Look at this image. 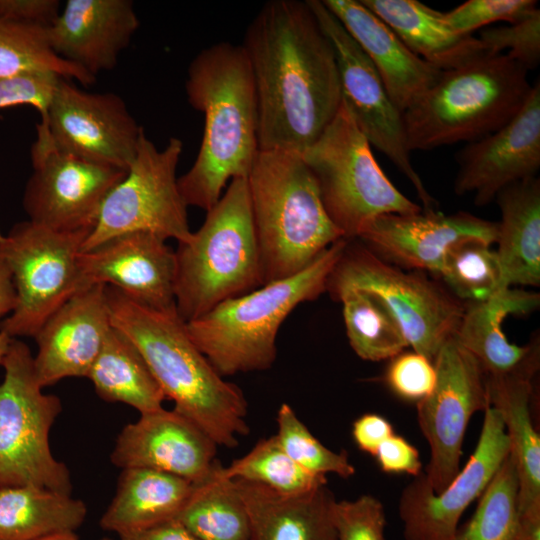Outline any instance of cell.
I'll use <instances>...</instances> for the list:
<instances>
[{
  "label": "cell",
  "instance_id": "obj_1",
  "mask_svg": "<svg viewBox=\"0 0 540 540\" xmlns=\"http://www.w3.org/2000/svg\"><path fill=\"white\" fill-rule=\"evenodd\" d=\"M252 72L259 150L303 153L342 102L335 52L308 0H270L241 44Z\"/></svg>",
  "mask_w": 540,
  "mask_h": 540
},
{
  "label": "cell",
  "instance_id": "obj_2",
  "mask_svg": "<svg viewBox=\"0 0 540 540\" xmlns=\"http://www.w3.org/2000/svg\"><path fill=\"white\" fill-rule=\"evenodd\" d=\"M105 297L112 327L141 353L173 410L217 446L235 448L249 433L247 400L193 343L176 308L153 309L107 285Z\"/></svg>",
  "mask_w": 540,
  "mask_h": 540
},
{
  "label": "cell",
  "instance_id": "obj_3",
  "mask_svg": "<svg viewBox=\"0 0 540 540\" xmlns=\"http://www.w3.org/2000/svg\"><path fill=\"white\" fill-rule=\"evenodd\" d=\"M189 104L204 115L199 152L178 178L187 206L208 211L228 181L247 178L259 151L258 108L252 72L241 45L219 42L188 67Z\"/></svg>",
  "mask_w": 540,
  "mask_h": 540
},
{
  "label": "cell",
  "instance_id": "obj_4",
  "mask_svg": "<svg viewBox=\"0 0 540 540\" xmlns=\"http://www.w3.org/2000/svg\"><path fill=\"white\" fill-rule=\"evenodd\" d=\"M247 182L262 285L301 272L343 238L301 153L259 150Z\"/></svg>",
  "mask_w": 540,
  "mask_h": 540
},
{
  "label": "cell",
  "instance_id": "obj_5",
  "mask_svg": "<svg viewBox=\"0 0 540 540\" xmlns=\"http://www.w3.org/2000/svg\"><path fill=\"white\" fill-rule=\"evenodd\" d=\"M346 244L341 238L301 272L226 300L186 322L188 335L223 377L269 369L282 323L298 305L326 291Z\"/></svg>",
  "mask_w": 540,
  "mask_h": 540
},
{
  "label": "cell",
  "instance_id": "obj_6",
  "mask_svg": "<svg viewBox=\"0 0 540 540\" xmlns=\"http://www.w3.org/2000/svg\"><path fill=\"white\" fill-rule=\"evenodd\" d=\"M527 69L506 54L485 55L442 71L403 120L410 151L481 139L508 123L532 86Z\"/></svg>",
  "mask_w": 540,
  "mask_h": 540
},
{
  "label": "cell",
  "instance_id": "obj_7",
  "mask_svg": "<svg viewBox=\"0 0 540 540\" xmlns=\"http://www.w3.org/2000/svg\"><path fill=\"white\" fill-rule=\"evenodd\" d=\"M175 250V306L185 322L262 286L247 178H234Z\"/></svg>",
  "mask_w": 540,
  "mask_h": 540
},
{
  "label": "cell",
  "instance_id": "obj_8",
  "mask_svg": "<svg viewBox=\"0 0 540 540\" xmlns=\"http://www.w3.org/2000/svg\"><path fill=\"white\" fill-rule=\"evenodd\" d=\"M302 157L316 180L329 218L347 240L357 239L377 216L422 210L385 175L343 101Z\"/></svg>",
  "mask_w": 540,
  "mask_h": 540
},
{
  "label": "cell",
  "instance_id": "obj_9",
  "mask_svg": "<svg viewBox=\"0 0 540 540\" xmlns=\"http://www.w3.org/2000/svg\"><path fill=\"white\" fill-rule=\"evenodd\" d=\"M33 357L24 342L12 338L1 364L0 487L28 485L70 495L69 470L49 443L61 401L42 391Z\"/></svg>",
  "mask_w": 540,
  "mask_h": 540
},
{
  "label": "cell",
  "instance_id": "obj_10",
  "mask_svg": "<svg viewBox=\"0 0 540 540\" xmlns=\"http://www.w3.org/2000/svg\"><path fill=\"white\" fill-rule=\"evenodd\" d=\"M349 289L378 297L397 321L408 347L433 363L443 344L455 334L466 307L421 271L406 272L366 246L347 240L328 276L326 291L335 299Z\"/></svg>",
  "mask_w": 540,
  "mask_h": 540
},
{
  "label": "cell",
  "instance_id": "obj_11",
  "mask_svg": "<svg viewBox=\"0 0 540 540\" xmlns=\"http://www.w3.org/2000/svg\"><path fill=\"white\" fill-rule=\"evenodd\" d=\"M90 231L58 232L30 220L0 232V259L11 271L17 294L14 311L0 322L11 338L35 337L68 299L90 287L77 255Z\"/></svg>",
  "mask_w": 540,
  "mask_h": 540
},
{
  "label": "cell",
  "instance_id": "obj_12",
  "mask_svg": "<svg viewBox=\"0 0 540 540\" xmlns=\"http://www.w3.org/2000/svg\"><path fill=\"white\" fill-rule=\"evenodd\" d=\"M182 151L179 138H170L163 149H158L143 130L134 160L124 178L105 198L81 251L132 231L153 232L178 243L187 241L192 234L188 206L176 176Z\"/></svg>",
  "mask_w": 540,
  "mask_h": 540
},
{
  "label": "cell",
  "instance_id": "obj_13",
  "mask_svg": "<svg viewBox=\"0 0 540 540\" xmlns=\"http://www.w3.org/2000/svg\"><path fill=\"white\" fill-rule=\"evenodd\" d=\"M31 163L23 208L30 221L65 233L91 232L105 198L127 172L61 150L41 121L36 125Z\"/></svg>",
  "mask_w": 540,
  "mask_h": 540
},
{
  "label": "cell",
  "instance_id": "obj_14",
  "mask_svg": "<svg viewBox=\"0 0 540 540\" xmlns=\"http://www.w3.org/2000/svg\"><path fill=\"white\" fill-rule=\"evenodd\" d=\"M333 46L341 85L342 101L357 126L374 146L413 185L424 210H435L436 201L414 169L403 120L377 70L336 16L322 0H308Z\"/></svg>",
  "mask_w": 540,
  "mask_h": 540
},
{
  "label": "cell",
  "instance_id": "obj_15",
  "mask_svg": "<svg viewBox=\"0 0 540 540\" xmlns=\"http://www.w3.org/2000/svg\"><path fill=\"white\" fill-rule=\"evenodd\" d=\"M436 383L417 402V419L430 448L424 473L434 493L441 492L458 474L462 444L474 413L489 405L486 376L475 357L454 336L435 360Z\"/></svg>",
  "mask_w": 540,
  "mask_h": 540
},
{
  "label": "cell",
  "instance_id": "obj_16",
  "mask_svg": "<svg viewBox=\"0 0 540 540\" xmlns=\"http://www.w3.org/2000/svg\"><path fill=\"white\" fill-rule=\"evenodd\" d=\"M41 122L61 150L126 171L143 132L120 96L87 92L66 78L60 79Z\"/></svg>",
  "mask_w": 540,
  "mask_h": 540
},
{
  "label": "cell",
  "instance_id": "obj_17",
  "mask_svg": "<svg viewBox=\"0 0 540 540\" xmlns=\"http://www.w3.org/2000/svg\"><path fill=\"white\" fill-rule=\"evenodd\" d=\"M508 454L502 419L488 405L476 448L453 480L434 493L421 473L402 491L399 515L405 540H452L462 514L480 497Z\"/></svg>",
  "mask_w": 540,
  "mask_h": 540
},
{
  "label": "cell",
  "instance_id": "obj_18",
  "mask_svg": "<svg viewBox=\"0 0 540 540\" xmlns=\"http://www.w3.org/2000/svg\"><path fill=\"white\" fill-rule=\"evenodd\" d=\"M498 222L467 212L445 215L422 209L416 213L383 214L360 232L364 246L395 265L439 275L445 256L454 245L470 239L496 243Z\"/></svg>",
  "mask_w": 540,
  "mask_h": 540
},
{
  "label": "cell",
  "instance_id": "obj_19",
  "mask_svg": "<svg viewBox=\"0 0 540 540\" xmlns=\"http://www.w3.org/2000/svg\"><path fill=\"white\" fill-rule=\"evenodd\" d=\"M454 191L473 193L477 206L494 200L505 187L535 177L540 167V84L519 112L495 132L467 143L456 155Z\"/></svg>",
  "mask_w": 540,
  "mask_h": 540
},
{
  "label": "cell",
  "instance_id": "obj_20",
  "mask_svg": "<svg viewBox=\"0 0 540 540\" xmlns=\"http://www.w3.org/2000/svg\"><path fill=\"white\" fill-rule=\"evenodd\" d=\"M77 265L89 285L115 287L153 309L176 308L175 251L160 235L149 231L116 235L92 249L80 251Z\"/></svg>",
  "mask_w": 540,
  "mask_h": 540
},
{
  "label": "cell",
  "instance_id": "obj_21",
  "mask_svg": "<svg viewBox=\"0 0 540 540\" xmlns=\"http://www.w3.org/2000/svg\"><path fill=\"white\" fill-rule=\"evenodd\" d=\"M104 284H93L58 308L35 335L34 370L44 388L86 377L112 329Z\"/></svg>",
  "mask_w": 540,
  "mask_h": 540
},
{
  "label": "cell",
  "instance_id": "obj_22",
  "mask_svg": "<svg viewBox=\"0 0 540 540\" xmlns=\"http://www.w3.org/2000/svg\"><path fill=\"white\" fill-rule=\"evenodd\" d=\"M217 447L188 418L161 408L140 414L121 430L111 462L121 469H153L195 483L209 472Z\"/></svg>",
  "mask_w": 540,
  "mask_h": 540
},
{
  "label": "cell",
  "instance_id": "obj_23",
  "mask_svg": "<svg viewBox=\"0 0 540 540\" xmlns=\"http://www.w3.org/2000/svg\"><path fill=\"white\" fill-rule=\"evenodd\" d=\"M139 24L131 0H68L46 37L57 56L96 78L115 68Z\"/></svg>",
  "mask_w": 540,
  "mask_h": 540
},
{
  "label": "cell",
  "instance_id": "obj_24",
  "mask_svg": "<svg viewBox=\"0 0 540 540\" xmlns=\"http://www.w3.org/2000/svg\"><path fill=\"white\" fill-rule=\"evenodd\" d=\"M540 304V295L508 287L479 303H469L453 335L480 364L485 376L532 379L539 367V340L510 343L502 324L509 315H527Z\"/></svg>",
  "mask_w": 540,
  "mask_h": 540
},
{
  "label": "cell",
  "instance_id": "obj_25",
  "mask_svg": "<svg viewBox=\"0 0 540 540\" xmlns=\"http://www.w3.org/2000/svg\"><path fill=\"white\" fill-rule=\"evenodd\" d=\"M322 1L369 58L402 113L439 78L442 71L413 53L360 0Z\"/></svg>",
  "mask_w": 540,
  "mask_h": 540
},
{
  "label": "cell",
  "instance_id": "obj_26",
  "mask_svg": "<svg viewBox=\"0 0 540 540\" xmlns=\"http://www.w3.org/2000/svg\"><path fill=\"white\" fill-rule=\"evenodd\" d=\"M234 480V479H233ZM251 521V540H336L326 485L284 495L260 484L234 480Z\"/></svg>",
  "mask_w": 540,
  "mask_h": 540
},
{
  "label": "cell",
  "instance_id": "obj_27",
  "mask_svg": "<svg viewBox=\"0 0 540 540\" xmlns=\"http://www.w3.org/2000/svg\"><path fill=\"white\" fill-rule=\"evenodd\" d=\"M383 20L418 57L447 71L489 55L483 42L462 35L444 21L443 12L418 0H360Z\"/></svg>",
  "mask_w": 540,
  "mask_h": 540
},
{
  "label": "cell",
  "instance_id": "obj_28",
  "mask_svg": "<svg viewBox=\"0 0 540 540\" xmlns=\"http://www.w3.org/2000/svg\"><path fill=\"white\" fill-rule=\"evenodd\" d=\"M193 483L147 468H125L100 526L119 536L176 519L190 497Z\"/></svg>",
  "mask_w": 540,
  "mask_h": 540
},
{
  "label": "cell",
  "instance_id": "obj_29",
  "mask_svg": "<svg viewBox=\"0 0 540 540\" xmlns=\"http://www.w3.org/2000/svg\"><path fill=\"white\" fill-rule=\"evenodd\" d=\"M496 251L502 286L540 284V181L531 177L502 189Z\"/></svg>",
  "mask_w": 540,
  "mask_h": 540
},
{
  "label": "cell",
  "instance_id": "obj_30",
  "mask_svg": "<svg viewBox=\"0 0 540 540\" xmlns=\"http://www.w3.org/2000/svg\"><path fill=\"white\" fill-rule=\"evenodd\" d=\"M532 379L486 376L489 405L504 424L518 478L521 516L540 513V437L530 413Z\"/></svg>",
  "mask_w": 540,
  "mask_h": 540
},
{
  "label": "cell",
  "instance_id": "obj_31",
  "mask_svg": "<svg viewBox=\"0 0 540 540\" xmlns=\"http://www.w3.org/2000/svg\"><path fill=\"white\" fill-rule=\"evenodd\" d=\"M87 507L80 499L35 486L0 487V540H41L75 533Z\"/></svg>",
  "mask_w": 540,
  "mask_h": 540
},
{
  "label": "cell",
  "instance_id": "obj_32",
  "mask_svg": "<svg viewBox=\"0 0 540 540\" xmlns=\"http://www.w3.org/2000/svg\"><path fill=\"white\" fill-rule=\"evenodd\" d=\"M86 377L105 401L127 404L140 414L163 408L166 397L141 353L113 327Z\"/></svg>",
  "mask_w": 540,
  "mask_h": 540
},
{
  "label": "cell",
  "instance_id": "obj_33",
  "mask_svg": "<svg viewBox=\"0 0 540 540\" xmlns=\"http://www.w3.org/2000/svg\"><path fill=\"white\" fill-rule=\"evenodd\" d=\"M176 519L200 540H251L245 503L217 459L209 472L193 483L190 497Z\"/></svg>",
  "mask_w": 540,
  "mask_h": 540
},
{
  "label": "cell",
  "instance_id": "obj_34",
  "mask_svg": "<svg viewBox=\"0 0 540 540\" xmlns=\"http://www.w3.org/2000/svg\"><path fill=\"white\" fill-rule=\"evenodd\" d=\"M334 300L343 305L349 344L361 359H392L408 347L397 321L375 295L360 289H349Z\"/></svg>",
  "mask_w": 540,
  "mask_h": 540
},
{
  "label": "cell",
  "instance_id": "obj_35",
  "mask_svg": "<svg viewBox=\"0 0 540 540\" xmlns=\"http://www.w3.org/2000/svg\"><path fill=\"white\" fill-rule=\"evenodd\" d=\"M518 478L508 454L485 490L473 516L452 540H517Z\"/></svg>",
  "mask_w": 540,
  "mask_h": 540
},
{
  "label": "cell",
  "instance_id": "obj_36",
  "mask_svg": "<svg viewBox=\"0 0 540 540\" xmlns=\"http://www.w3.org/2000/svg\"><path fill=\"white\" fill-rule=\"evenodd\" d=\"M224 473L230 479L260 484L284 495L306 493L327 484V477L298 466L275 435L259 440L245 455L224 466Z\"/></svg>",
  "mask_w": 540,
  "mask_h": 540
},
{
  "label": "cell",
  "instance_id": "obj_37",
  "mask_svg": "<svg viewBox=\"0 0 540 540\" xmlns=\"http://www.w3.org/2000/svg\"><path fill=\"white\" fill-rule=\"evenodd\" d=\"M491 245L477 239L462 241L447 252L439 276L452 294L469 303H479L505 289L499 258Z\"/></svg>",
  "mask_w": 540,
  "mask_h": 540
},
{
  "label": "cell",
  "instance_id": "obj_38",
  "mask_svg": "<svg viewBox=\"0 0 540 540\" xmlns=\"http://www.w3.org/2000/svg\"><path fill=\"white\" fill-rule=\"evenodd\" d=\"M26 70L55 72L84 86L93 85L96 81L95 77L52 51L46 29L0 19V76Z\"/></svg>",
  "mask_w": 540,
  "mask_h": 540
},
{
  "label": "cell",
  "instance_id": "obj_39",
  "mask_svg": "<svg viewBox=\"0 0 540 540\" xmlns=\"http://www.w3.org/2000/svg\"><path fill=\"white\" fill-rule=\"evenodd\" d=\"M275 434L284 452L302 469L318 475L335 474L349 478L355 467L345 451L335 452L323 445L298 418L292 407L283 403L277 412Z\"/></svg>",
  "mask_w": 540,
  "mask_h": 540
},
{
  "label": "cell",
  "instance_id": "obj_40",
  "mask_svg": "<svg viewBox=\"0 0 540 540\" xmlns=\"http://www.w3.org/2000/svg\"><path fill=\"white\" fill-rule=\"evenodd\" d=\"M478 38L489 55L506 51V55L527 71L533 70L540 62V9L517 22L482 29Z\"/></svg>",
  "mask_w": 540,
  "mask_h": 540
},
{
  "label": "cell",
  "instance_id": "obj_41",
  "mask_svg": "<svg viewBox=\"0 0 540 540\" xmlns=\"http://www.w3.org/2000/svg\"><path fill=\"white\" fill-rule=\"evenodd\" d=\"M538 8L535 0H468L454 9L443 12L446 24L462 35L497 21L508 24L522 20Z\"/></svg>",
  "mask_w": 540,
  "mask_h": 540
},
{
  "label": "cell",
  "instance_id": "obj_42",
  "mask_svg": "<svg viewBox=\"0 0 540 540\" xmlns=\"http://www.w3.org/2000/svg\"><path fill=\"white\" fill-rule=\"evenodd\" d=\"M332 521L336 540H386V516L382 503L365 494L355 500H335Z\"/></svg>",
  "mask_w": 540,
  "mask_h": 540
},
{
  "label": "cell",
  "instance_id": "obj_43",
  "mask_svg": "<svg viewBox=\"0 0 540 540\" xmlns=\"http://www.w3.org/2000/svg\"><path fill=\"white\" fill-rule=\"evenodd\" d=\"M62 76L44 70H26L0 76V109L30 105L43 116Z\"/></svg>",
  "mask_w": 540,
  "mask_h": 540
},
{
  "label": "cell",
  "instance_id": "obj_44",
  "mask_svg": "<svg viewBox=\"0 0 540 540\" xmlns=\"http://www.w3.org/2000/svg\"><path fill=\"white\" fill-rule=\"evenodd\" d=\"M385 381L399 397L419 402L427 397L436 383L434 363L413 352H401L391 359Z\"/></svg>",
  "mask_w": 540,
  "mask_h": 540
},
{
  "label": "cell",
  "instance_id": "obj_45",
  "mask_svg": "<svg viewBox=\"0 0 540 540\" xmlns=\"http://www.w3.org/2000/svg\"><path fill=\"white\" fill-rule=\"evenodd\" d=\"M60 6L58 0H0V19L46 29L58 17Z\"/></svg>",
  "mask_w": 540,
  "mask_h": 540
},
{
  "label": "cell",
  "instance_id": "obj_46",
  "mask_svg": "<svg viewBox=\"0 0 540 540\" xmlns=\"http://www.w3.org/2000/svg\"><path fill=\"white\" fill-rule=\"evenodd\" d=\"M374 457L384 472L406 473L414 477L422 473L418 450L402 436H390L379 446Z\"/></svg>",
  "mask_w": 540,
  "mask_h": 540
},
{
  "label": "cell",
  "instance_id": "obj_47",
  "mask_svg": "<svg viewBox=\"0 0 540 540\" xmlns=\"http://www.w3.org/2000/svg\"><path fill=\"white\" fill-rule=\"evenodd\" d=\"M393 434L390 422L378 414H364L352 426V436L358 448L371 456H375L379 446Z\"/></svg>",
  "mask_w": 540,
  "mask_h": 540
},
{
  "label": "cell",
  "instance_id": "obj_48",
  "mask_svg": "<svg viewBox=\"0 0 540 540\" xmlns=\"http://www.w3.org/2000/svg\"><path fill=\"white\" fill-rule=\"evenodd\" d=\"M120 540H200L177 519L161 523L146 530L119 536Z\"/></svg>",
  "mask_w": 540,
  "mask_h": 540
},
{
  "label": "cell",
  "instance_id": "obj_49",
  "mask_svg": "<svg viewBox=\"0 0 540 540\" xmlns=\"http://www.w3.org/2000/svg\"><path fill=\"white\" fill-rule=\"evenodd\" d=\"M17 305V294L12 274L0 259V318L11 314Z\"/></svg>",
  "mask_w": 540,
  "mask_h": 540
},
{
  "label": "cell",
  "instance_id": "obj_50",
  "mask_svg": "<svg viewBox=\"0 0 540 540\" xmlns=\"http://www.w3.org/2000/svg\"><path fill=\"white\" fill-rule=\"evenodd\" d=\"M11 340L12 338L10 336L0 331V365L2 364Z\"/></svg>",
  "mask_w": 540,
  "mask_h": 540
},
{
  "label": "cell",
  "instance_id": "obj_51",
  "mask_svg": "<svg viewBox=\"0 0 540 540\" xmlns=\"http://www.w3.org/2000/svg\"><path fill=\"white\" fill-rule=\"evenodd\" d=\"M41 540H79V538L75 535V533H63L46 537Z\"/></svg>",
  "mask_w": 540,
  "mask_h": 540
},
{
  "label": "cell",
  "instance_id": "obj_52",
  "mask_svg": "<svg viewBox=\"0 0 540 540\" xmlns=\"http://www.w3.org/2000/svg\"><path fill=\"white\" fill-rule=\"evenodd\" d=\"M100 540H112V539H109V538H103V539H100Z\"/></svg>",
  "mask_w": 540,
  "mask_h": 540
}]
</instances>
